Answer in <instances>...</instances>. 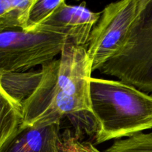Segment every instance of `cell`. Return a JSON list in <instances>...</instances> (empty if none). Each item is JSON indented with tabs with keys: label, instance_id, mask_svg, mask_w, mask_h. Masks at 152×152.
<instances>
[{
	"label": "cell",
	"instance_id": "6da1fadb",
	"mask_svg": "<svg viewBox=\"0 0 152 152\" xmlns=\"http://www.w3.org/2000/svg\"><path fill=\"white\" fill-rule=\"evenodd\" d=\"M60 55L42 65L39 85L22 104V127H44L65 117H94L90 101L93 71L87 47L68 40Z\"/></svg>",
	"mask_w": 152,
	"mask_h": 152
},
{
	"label": "cell",
	"instance_id": "7a4b0ae2",
	"mask_svg": "<svg viewBox=\"0 0 152 152\" xmlns=\"http://www.w3.org/2000/svg\"><path fill=\"white\" fill-rule=\"evenodd\" d=\"M90 101L96 124L94 145L152 129V95L134 86L91 77Z\"/></svg>",
	"mask_w": 152,
	"mask_h": 152
},
{
	"label": "cell",
	"instance_id": "3957f363",
	"mask_svg": "<svg viewBox=\"0 0 152 152\" xmlns=\"http://www.w3.org/2000/svg\"><path fill=\"white\" fill-rule=\"evenodd\" d=\"M149 0H123L107 4L92 30L87 53L92 71L120 53L138 25Z\"/></svg>",
	"mask_w": 152,
	"mask_h": 152
},
{
	"label": "cell",
	"instance_id": "277c9868",
	"mask_svg": "<svg viewBox=\"0 0 152 152\" xmlns=\"http://www.w3.org/2000/svg\"><path fill=\"white\" fill-rule=\"evenodd\" d=\"M98 71L152 93V0L126 46Z\"/></svg>",
	"mask_w": 152,
	"mask_h": 152
},
{
	"label": "cell",
	"instance_id": "5b68a950",
	"mask_svg": "<svg viewBox=\"0 0 152 152\" xmlns=\"http://www.w3.org/2000/svg\"><path fill=\"white\" fill-rule=\"evenodd\" d=\"M67 41L62 34L41 29L0 31V73L25 72L51 62Z\"/></svg>",
	"mask_w": 152,
	"mask_h": 152
},
{
	"label": "cell",
	"instance_id": "8992f818",
	"mask_svg": "<svg viewBox=\"0 0 152 152\" xmlns=\"http://www.w3.org/2000/svg\"><path fill=\"white\" fill-rule=\"evenodd\" d=\"M101 14L102 12H93L88 9L85 2L80 5H69L65 1L37 30L62 34L71 42L87 47L91 33Z\"/></svg>",
	"mask_w": 152,
	"mask_h": 152
},
{
	"label": "cell",
	"instance_id": "52a82bcc",
	"mask_svg": "<svg viewBox=\"0 0 152 152\" xmlns=\"http://www.w3.org/2000/svg\"><path fill=\"white\" fill-rule=\"evenodd\" d=\"M60 123L41 128L22 127L0 152H59Z\"/></svg>",
	"mask_w": 152,
	"mask_h": 152
},
{
	"label": "cell",
	"instance_id": "ba28073f",
	"mask_svg": "<svg viewBox=\"0 0 152 152\" xmlns=\"http://www.w3.org/2000/svg\"><path fill=\"white\" fill-rule=\"evenodd\" d=\"M42 77V70L39 72L0 73V84L12 99L22 105L32 96L39 85Z\"/></svg>",
	"mask_w": 152,
	"mask_h": 152
},
{
	"label": "cell",
	"instance_id": "9c48e42d",
	"mask_svg": "<svg viewBox=\"0 0 152 152\" xmlns=\"http://www.w3.org/2000/svg\"><path fill=\"white\" fill-rule=\"evenodd\" d=\"M22 123V105L0 84V150L17 133Z\"/></svg>",
	"mask_w": 152,
	"mask_h": 152
},
{
	"label": "cell",
	"instance_id": "30bf717a",
	"mask_svg": "<svg viewBox=\"0 0 152 152\" xmlns=\"http://www.w3.org/2000/svg\"><path fill=\"white\" fill-rule=\"evenodd\" d=\"M36 0H0V31H25L30 10Z\"/></svg>",
	"mask_w": 152,
	"mask_h": 152
},
{
	"label": "cell",
	"instance_id": "8fae6325",
	"mask_svg": "<svg viewBox=\"0 0 152 152\" xmlns=\"http://www.w3.org/2000/svg\"><path fill=\"white\" fill-rule=\"evenodd\" d=\"M65 2L64 0H36L30 10L25 31L34 32Z\"/></svg>",
	"mask_w": 152,
	"mask_h": 152
},
{
	"label": "cell",
	"instance_id": "7c38bea8",
	"mask_svg": "<svg viewBox=\"0 0 152 152\" xmlns=\"http://www.w3.org/2000/svg\"><path fill=\"white\" fill-rule=\"evenodd\" d=\"M104 152H152V132L117 140Z\"/></svg>",
	"mask_w": 152,
	"mask_h": 152
},
{
	"label": "cell",
	"instance_id": "4fadbf2b",
	"mask_svg": "<svg viewBox=\"0 0 152 152\" xmlns=\"http://www.w3.org/2000/svg\"><path fill=\"white\" fill-rule=\"evenodd\" d=\"M79 139L74 136L71 131L66 130L61 134V141L59 146V152H81L78 148Z\"/></svg>",
	"mask_w": 152,
	"mask_h": 152
},
{
	"label": "cell",
	"instance_id": "5bb4252c",
	"mask_svg": "<svg viewBox=\"0 0 152 152\" xmlns=\"http://www.w3.org/2000/svg\"><path fill=\"white\" fill-rule=\"evenodd\" d=\"M78 148L81 152H101L95 147L93 143L90 142H81L78 140L77 142Z\"/></svg>",
	"mask_w": 152,
	"mask_h": 152
}]
</instances>
